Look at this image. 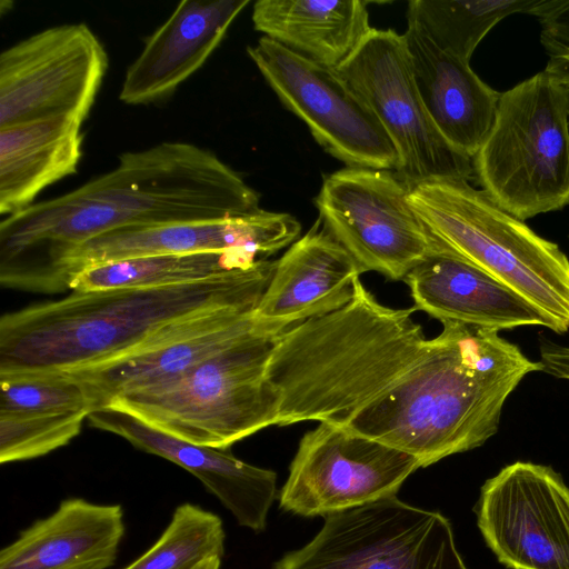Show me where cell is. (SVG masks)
Returning <instances> with one entry per match:
<instances>
[{"label": "cell", "instance_id": "cell-12", "mask_svg": "<svg viewBox=\"0 0 569 569\" xmlns=\"http://www.w3.org/2000/svg\"><path fill=\"white\" fill-rule=\"evenodd\" d=\"M109 64L84 23L41 30L0 54V128L56 117L84 121Z\"/></svg>", "mask_w": 569, "mask_h": 569}, {"label": "cell", "instance_id": "cell-33", "mask_svg": "<svg viewBox=\"0 0 569 569\" xmlns=\"http://www.w3.org/2000/svg\"><path fill=\"white\" fill-rule=\"evenodd\" d=\"M221 558H209L197 565L193 569H220Z\"/></svg>", "mask_w": 569, "mask_h": 569}, {"label": "cell", "instance_id": "cell-6", "mask_svg": "<svg viewBox=\"0 0 569 569\" xmlns=\"http://www.w3.org/2000/svg\"><path fill=\"white\" fill-rule=\"evenodd\" d=\"M410 204L449 248L519 293L552 325L569 330V259L560 247L460 178L409 187Z\"/></svg>", "mask_w": 569, "mask_h": 569}, {"label": "cell", "instance_id": "cell-4", "mask_svg": "<svg viewBox=\"0 0 569 569\" xmlns=\"http://www.w3.org/2000/svg\"><path fill=\"white\" fill-rule=\"evenodd\" d=\"M415 311L382 305L359 278L346 306L288 329L266 371L278 398V426L342 428L398 385L430 348Z\"/></svg>", "mask_w": 569, "mask_h": 569}, {"label": "cell", "instance_id": "cell-27", "mask_svg": "<svg viewBox=\"0 0 569 569\" xmlns=\"http://www.w3.org/2000/svg\"><path fill=\"white\" fill-rule=\"evenodd\" d=\"M226 533L213 512L186 502L178 506L159 539L123 569H193L209 558H222Z\"/></svg>", "mask_w": 569, "mask_h": 569}, {"label": "cell", "instance_id": "cell-2", "mask_svg": "<svg viewBox=\"0 0 569 569\" xmlns=\"http://www.w3.org/2000/svg\"><path fill=\"white\" fill-rule=\"evenodd\" d=\"M276 267L156 287L72 291L0 319V375L64 373L122 357L172 325L231 306L257 307Z\"/></svg>", "mask_w": 569, "mask_h": 569}, {"label": "cell", "instance_id": "cell-14", "mask_svg": "<svg viewBox=\"0 0 569 569\" xmlns=\"http://www.w3.org/2000/svg\"><path fill=\"white\" fill-rule=\"evenodd\" d=\"M477 523L509 569H569V487L548 466L516 461L488 479Z\"/></svg>", "mask_w": 569, "mask_h": 569}, {"label": "cell", "instance_id": "cell-5", "mask_svg": "<svg viewBox=\"0 0 569 569\" xmlns=\"http://www.w3.org/2000/svg\"><path fill=\"white\" fill-rule=\"evenodd\" d=\"M291 327L271 321L180 377L118 396L106 407L191 443L229 449L278 426V398L266 371L278 340Z\"/></svg>", "mask_w": 569, "mask_h": 569}, {"label": "cell", "instance_id": "cell-26", "mask_svg": "<svg viewBox=\"0 0 569 569\" xmlns=\"http://www.w3.org/2000/svg\"><path fill=\"white\" fill-rule=\"evenodd\" d=\"M536 0H411L408 21L416 22L442 50L469 62L487 33L513 13H529Z\"/></svg>", "mask_w": 569, "mask_h": 569}, {"label": "cell", "instance_id": "cell-32", "mask_svg": "<svg viewBox=\"0 0 569 569\" xmlns=\"http://www.w3.org/2000/svg\"><path fill=\"white\" fill-rule=\"evenodd\" d=\"M545 71L559 83L569 87V51L550 57Z\"/></svg>", "mask_w": 569, "mask_h": 569}, {"label": "cell", "instance_id": "cell-15", "mask_svg": "<svg viewBox=\"0 0 569 569\" xmlns=\"http://www.w3.org/2000/svg\"><path fill=\"white\" fill-rule=\"evenodd\" d=\"M300 231L292 214L264 209L219 220L117 230L69 251L56 266L46 293L69 289L71 276L86 268L137 257L210 251L268 259L292 244Z\"/></svg>", "mask_w": 569, "mask_h": 569}, {"label": "cell", "instance_id": "cell-24", "mask_svg": "<svg viewBox=\"0 0 569 569\" xmlns=\"http://www.w3.org/2000/svg\"><path fill=\"white\" fill-rule=\"evenodd\" d=\"M252 23L263 37L332 69L371 30L367 2L360 0H259Z\"/></svg>", "mask_w": 569, "mask_h": 569}, {"label": "cell", "instance_id": "cell-20", "mask_svg": "<svg viewBox=\"0 0 569 569\" xmlns=\"http://www.w3.org/2000/svg\"><path fill=\"white\" fill-rule=\"evenodd\" d=\"M416 84L443 139L473 158L495 120L500 93L466 62L440 49L416 22L403 33Z\"/></svg>", "mask_w": 569, "mask_h": 569}, {"label": "cell", "instance_id": "cell-8", "mask_svg": "<svg viewBox=\"0 0 569 569\" xmlns=\"http://www.w3.org/2000/svg\"><path fill=\"white\" fill-rule=\"evenodd\" d=\"M272 569H468L450 521L396 496L330 513Z\"/></svg>", "mask_w": 569, "mask_h": 569}, {"label": "cell", "instance_id": "cell-10", "mask_svg": "<svg viewBox=\"0 0 569 569\" xmlns=\"http://www.w3.org/2000/svg\"><path fill=\"white\" fill-rule=\"evenodd\" d=\"M336 70L386 130L398 156L395 173L408 188L430 179L471 178L472 158L443 139L426 110L403 34L371 28Z\"/></svg>", "mask_w": 569, "mask_h": 569}, {"label": "cell", "instance_id": "cell-7", "mask_svg": "<svg viewBox=\"0 0 569 569\" xmlns=\"http://www.w3.org/2000/svg\"><path fill=\"white\" fill-rule=\"evenodd\" d=\"M482 190L525 221L569 203V87L545 70L501 92L472 158Z\"/></svg>", "mask_w": 569, "mask_h": 569}, {"label": "cell", "instance_id": "cell-28", "mask_svg": "<svg viewBox=\"0 0 569 569\" xmlns=\"http://www.w3.org/2000/svg\"><path fill=\"white\" fill-rule=\"evenodd\" d=\"M89 413L0 412V462L39 458L68 445L79 435Z\"/></svg>", "mask_w": 569, "mask_h": 569}, {"label": "cell", "instance_id": "cell-19", "mask_svg": "<svg viewBox=\"0 0 569 569\" xmlns=\"http://www.w3.org/2000/svg\"><path fill=\"white\" fill-rule=\"evenodd\" d=\"M249 0H183L128 67L119 99L129 106L170 97L213 53Z\"/></svg>", "mask_w": 569, "mask_h": 569}, {"label": "cell", "instance_id": "cell-9", "mask_svg": "<svg viewBox=\"0 0 569 569\" xmlns=\"http://www.w3.org/2000/svg\"><path fill=\"white\" fill-rule=\"evenodd\" d=\"M391 170L346 167L323 177L315 200L319 221L361 272L405 277L440 244Z\"/></svg>", "mask_w": 569, "mask_h": 569}, {"label": "cell", "instance_id": "cell-16", "mask_svg": "<svg viewBox=\"0 0 569 569\" xmlns=\"http://www.w3.org/2000/svg\"><path fill=\"white\" fill-rule=\"evenodd\" d=\"M269 322L253 306L222 307L179 321L122 357L60 375L79 382L97 410L180 377Z\"/></svg>", "mask_w": 569, "mask_h": 569}, {"label": "cell", "instance_id": "cell-3", "mask_svg": "<svg viewBox=\"0 0 569 569\" xmlns=\"http://www.w3.org/2000/svg\"><path fill=\"white\" fill-rule=\"evenodd\" d=\"M498 332L442 322L419 363L342 429L409 453L421 468L482 446L522 379L543 371Z\"/></svg>", "mask_w": 569, "mask_h": 569}, {"label": "cell", "instance_id": "cell-30", "mask_svg": "<svg viewBox=\"0 0 569 569\" xmlns=\"http://www.w3.org/2000/svg\"><path fill=\"white\" fill-rule=\"evenodd\" d=\"M528 14L539 19L541 43L550 57L569 51V0H536Z\"/></svg>", "mask_w": 569, "mask_h": 569}, {"label": "cell", "instance_id": "cell-17", "mask_svg": "<svg viewBox=\"0 0 569 569\" xmlns=\"http://www.w3.org/2000/svg\"><path fill=\"white\" fill-rule=\"evenodd\" d=\"M87 419L91 427L114 433L137 449L186 469L219 499L238 525L257 532L264 530L277 493L274 471L241 461L229 449L170 436L121 409H97Z\"/></svg>", "mask_w": 569, "mask_h": 569}, {"label": "cell", "instance_id": "cell-22", "mask_svg": "<svg viewBox=\"0 0 569 569\" xmlns=\"http://www.w3.org/2000/svg\"><path fill=\"white\" fill-rule=\"evenodd\" d=\"M120 505L62 500L0 551V569H108L124 537Z\"/></svg>", "mask_w": 569, "mask_h": 569}, {"label": "cell", "instance_id": "cell-18", "mask_svg": "<svg viewBox=\"0 0 569 569\" xmlns=\"http://www.w3.org/2000/svg\"><path fill=\"white\" fill-rule=\"evenodd\" d=\"M412 308L439 320L487 329L546 327L549 319L519 293L440 240L403 279Z\"/></svg>", "mask_w": 569, "mask_h": 569}, {"label": "cell", "instance_id": "cell-23", "mask_svg": "<svg viewBox=\"0 0 569 569\" xmlns=\"http://www.w3.org/2000/svg\"><path fill=\"white\" fill-rule=\"evenodd\" d=\"M82 121L56 117L0 128V213L33 203L50 184L73 174L82 157Z\"/></svg>", "mask_w": 569, "mask_h": 569}, {"label": "cell", "instance_id": "cell-31", "mask_svg": "<svg viewBox=\"0 0 569 569\" xmlns=\"http://www.w3.org/2000/svg\"><path fill=\"white\" fill-rule=\"evenodd\" d=\"M540 362L545 372L569 380V347L543 342L540 348Z\"/></svg>", "mask_w": 569, "mask_h": 569}, {"label": "cell", "instance_id": "cell-29", "mask_svg": "<svg viewBox=\"0 0 569 569\" xmlns=\"http://www.w3.org/2000/svg\"><path fill=\"white\" fill-rule=\"evenodd\" d=\"M0 412L93 411L84 388L60 373L0 375Z\"/></svg>", "mask_w": 569, "mask_h": 569}, {"label": "cell", "instance_id": "cell-1", "mask_svg": "<svg viewBox=\"0 0 569 569\" xmlns=\"http://www.w3.org/2000/svg\"><path fill=\"white\" fill-rule=\"evenodd\" d=\"M260 194L212 151L166 141L124 152L114 169L0 223V282L46 293L58 262L100 234L244 216Z\"/></svg>", "mask_w": 569, "mask_h": 569}, {"label": "cell", "instance_id": "cell-25", "mask_svg": "<svg viewBox=\"0 0 569 569\" xmlns=\"http://www.w3.org/2000/svg\"><path fill=\"white\" fill-rule=\"evenodd\" d=\"M260 259L238 252L168 253L111 261L86 268L69 279V289L156 287L201 281L252 266Z\"/></svg>", "mask_w": 569, "mask_h": 569}, {"label": "cell", "instance_id": "cell-13", "mask_svg": "<svg viewBox=\"0 0 569 569\" xmlns=\"http://www.w3.org/2000/svg\"><path fill=\"white\" fill-rule=\"evenodd\" d=\"M419 468L409 453L320 422L299 442L280 507L302 517H326L396 496Z\"/></svg>", "mask_w": 569, "mask_h": 569}, {"label": "cell", "instance_id": "cell-21", "mask_svg": "<svg viewBox=\"0 0 569 569\" xmlns=\"http://www.w3.org/2000/svg\"><path fill=\"white\" fill-rule=\"evenodd\" d=\"M317 223L276 261L256 315L296 326L346 306L362 273L351 254Z\"/></svg>", "mask_w": 569, "mask_h": 569}, {"label": "cell", "instance_id": "cell-11", "mask_svg": "<svg viewBox=\"0 0 569 569\" xmlns=\"http://www.w3.org/2000/svg\"><path fill=\"white\" fill-rule=\"evenodd\" d=\"M247 53L282 104L347 167L396 170L398 156L380 121L336 69L261 37Z\"/></svg>", "mask_w": 569, "mask_h": 569}]
</instances>
